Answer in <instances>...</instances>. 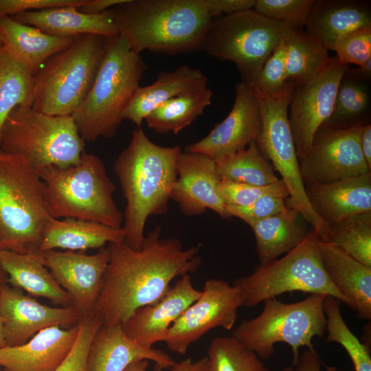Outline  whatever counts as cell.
Segmentation results:
<instances>
[{
  "label": "cell",
  "instance_id": "50",
  "mask_svg": "<svg viewBox=\"0 0 371 371\" xmlns=\"http://www.w3.org/2000/svg\"><path fill=\"white\" fill-rule=\"evenodd\" d=\"M360 147L365 160L371 169V124H363L360 133Z\"/></svg>",
  "mask_w": 371,
  "mask_h": 371
},
{
  "label": "cell",
  "instance_id": "20",
  "mask_svg": "<svg viewBox=\"0 0 371 371\" xmlns=\"http://www.w3.org/2000/svg\"><path fill=\"white\" fill-rule=\"evenodd\" d=\"M190 275L181 276L156 302L137 309L122 326L125 333L146 347L163 341L171 325L201 295Z\"/></svg>",
  "mask_w": 371,
  "mask_h": 371
},
{
  "label": "cell",
  "instance_id": "30",
  "mask_svg": "<svg viewBox=\"0 0 371 371\" xmlns=\"http://www.w3.org/2000/svg\"><path fill=\"white\" fill-rule=\"evenodd\" d=\"M0 33L4 48L33 75L49 58L67 47L78 37L49 35L10 16L0 19Z\"/></svg>",
  "mask_w": 371,
  "mask_h": 371
},
{
  "label": "cell",
  "instance_id": "40",
  "mask_svg": "<svg viewBox=\"0 0 371 371\" xmlns=\"http://www.w3.org/2000/svg\"><path fill=\"white\" fill-rule=\"evenodd\" d=\"M218 193L226 205L247 207L259 199L267 196L288 198L289 192L284 182H277L263 186H251L227 179H221L218 185Z\"/></svg>",
  "mask_w": 371,
  "mask_h": 371
},
{
  "label": "cell",
  "instance_id": "5",
  "mask_svg": "<svg viewBox=\"0 0 371 371\" xmlns=\"http://www.w3.org/2000/svg\"><path fill=\"white\" fill-rule=\"evenodd\" d=\"M38 175L45 185L51 217L122 227L123 214L113 199L116 187L98 156L84 151L77 164L65 168L47 167Z\"/></svg>",
  "mask_w": 371,
  "mask_h": 371
},
{
  "label": "cell",
  "instance_id": "32",
  "mask_svg": "<svg viewBox=\"0 0 371 371\" xmlns=\"http://www.w3.org/2000/svg\"><path fill=\"white\" fill-rule=\"evenodd\" d=\"M370 78L349 66L339 81L333 112L323 124L346 128L370 123Z\"/></svg>",
  "mask_w": 371,
  "mask_h": 371
},
{
  "label": "cell",
  "instance_id": "34",
  "mask_svg": "<svg viewBox=\"0 0 371 371\" xmlns=\"http://www.w3.org/2000/svg\"><path fill=\"white\" fill-rule=\"evenodd\" d=\"M288 81L303 85L319 74L330 60L328 50L305 31L290 27L284 38Z\"/></svg>",
  "mask_w": 371,
  "mask_h": 371
},
{
  "label": "cell",
  "instance_id": "2",
  "mask_svg": "<svg viewBox=\"0 0 371 371\" xmlns=\"http://www.w3.org/2000/svg\"><path fill=\"white\" fill-rule=\"evenodd\" d=\"M181 151L179 146L165 147L153 143L141 127H137L129 144L115 160L113 170L126 201L122 227L124 242L130 247H142L150 216L167 212Z\"/></svg>",
  "mask_w": 371,
  "mask_h": 371
},
{
  "label": "cell",
  "instance_id": "53",
  "mask_svg": "<svg viewBox=\"0 0 371 371\" xmlns=\"http://www.w3.org/2000/svg\"><path fill=\"white\" fill-rule=\"evenodd\" d=\"M358 70L366 77L371 79V58L368 59L362 65L359 67Z\"/></svg>",
  "mask_w": 371,
  "mask_h": 371
},
{
  "label": "cell",
  "instance_id": "49",
  "mask_svg": "<svg viewBox=\"0 0 371 371\" xmlns=\"http://www.w3.org/2000/svg\"><path fill=\"white\" fill-rule=\"evenodd\" d=\"M126 0H87L86 3L76 8L87 14H100L109 9L124 3Z\"/></svg>",
  "mask_w": 371,
  "mask_h": 371
},
{
  "label": "cell",
  "instance_id": "4",
  "mask_svg": "<svg viewBox=\"0 0 371 371\" xmlns=\"http://www.w3.org/2000/svg\"><path fill=\"white\" fill-rule=\"evenodd\" d=\"M146 69L145 61L121 36L109 38L91 89L71 115L85 142L115 135L123 120L122 112Z\"/></svg>",
  "mask_w": 371,
  "mask_h": 371
},
{
  "label": "cell",
  "instance_id": "26",
  "mask_svg": "<svg viewBox=\"0 0 371 371\" xmlns=\"http://www.w3.org/2000/svg\"><path fill=\"white\" fill-rule=\"evenodd\" d=\"M10 17L20 23L58 37L95 34L110 38L118 35L108 10L100 14H87L74 6H62L26 11Z\"/></svg>",
  "mask_w": 371,
  "mask_h": 371
},
{
  "label": "cell",
  "instance_id": "33",
  "mask_svg": "<svg viewBox=\"0 0 371 371\" xmlns=\"http://www.w3.org/2000/svg\"><path fill=\"white\" fill-rule=\"evenodd\" d=\"M212 95L207 85L196 88L161 104L144 120L157 133L177 135L203 113Z\"/></svg>",
  "mask_w": 371,
  "mask_h": 371
},
{
  "label": "cell",
  "instance_id": "13",
  "mask_svg": "<svg viewBox=\"0 0 371 371\" xmlns=\"http://www.w3.org/2000/svg\"><path fill=\"white\" fill-rule=\"evenodd\" d=\"M242 306L244 300L237 286L220 279L207 280L199 297L171 325L163 341L171 351L185 355L209 330H232Z\"/></svg>",
  "mask_w": 371,
  "mask_h": 371
},
{
  "label": "cell",
  "instance_id": "38",
  "mask_svg": "<svg viewBox=\"0 0 371 371\" xmlns=\"http://www.w3.org/2000/svg\"><path fill=\"white\" fill-rule=\"evenodd\" d=\"M324 311L328 332L326 341L338 343L346 350L355 371H371L370 346L359 340L346 324L340 311V301L326 295Z\"/></svg>",
  "mask_w": 371,
  "mask_h": 371
},
{
  "label": "cell",
  "instance_id": "16",
  "mask_svg": "<svg viewBox=\"0 0 371 371\" xmlns=\"http://www.w3.org/2000/svg\"><path fill=\"white\" fill-rule=\"evenodd\" d=\"M235 87L234 102L228 115L205 137L187 146L184 151L200 153L216 161L244 150L257 140L262 128L258 98L243 81Z\"/></svg>",
  "mask_w": 371,
  "mask_h": 371
},
{
  "label": "cell",
  "instance_id": "47",
  "mask_svg": "<svg viewBox=\"0 0 371 371\" xmlns=\"http://www.w3.org/2000/svg\"><path fill=\"white\" fill-rule=\"evenodd\" d=\"M256 0H205L212 18L253 9Z\"/></svg>",
  "mask_w": 371,
  "mask_h": 371
},
{
  "label": "cell",
  "instance_id": "52",
  "mask_svg": "<svg viewBox=\"0 0 371 371\" xmlns=\"http://www.w3.org/2000/svg\"><path fill=\"white\" fill-rule=\"evenodd\" d=\"M148 366V360H140L131 363L124 371H146Z\"/></svg>",
  "mask_w": 371,
  "mask_h": 371
},
{
  "label": "cell",
  "instance_id": "21",
  "mask_svg": "<svg viewBox=\"0 0 371 371\" xmlns=\"http://www.w3.org/2000/svg\"><path fill=\"white\" fill-rule=\"evenodd\" d=\"M140 360L155 362L156 371L170 368L175 363L162 350L143 346L132 339L122 325L102 324L90 345L87 371H124Z\"/></svg>",
  "mask_w": 371,
  "mask_h": 371
},
{
  "label": "cell",
  "instance_id": "43",
  "mask_svg": "<svg viewBox=\"0 0 371 371\" xmlns=\"http://www.w3.org/2000/svg\"><path fill=\"white\" fill-rule=\"evenodd\" d=\"M103 324L95 313L81 316L78 332L73 347L60 366L54 371H87V359L92 339Z\"/></svg>",
  "mask_w": 371,
  "mask_h": 371
},
{
  "label": "cell",
  "instance_id": "3",
  "mask_svg": "<svg viewBox=\"0 0 371 371\" xmlns=\"http://www.w3.org/2000/svg\"><path fill=\"white\" fill-rule=\"evenodd\" d=\"M108 12L118 34L138 54L202 50L212 19L205 0H126Z\"/></svg>",
  "mask_w": 371,
  "mask_h": 371
},
{
  "label": "cell",
  "instance_id": "7",
  "mask_svg": "<svg viewBox=\"0 0 371 371\" xmlns=\"http://www.w3.org/2000/svg\"><path fill=\"white\" fill-rule=\"evenodd\" d=\"M108 40L80 35L49 58L34 75L31 108L51 115H71L91 89Z\"/></svg>",
  "mask_w": 371,
  "mask_h": 371
},
{
  "label": "cell",
  "instance_id": "45",
  "mask_svg": "<svg viewBox=\"0 0 371 371\" xmlns=\"http://www.w3.org/2000/svg\"><path fill=\"white\" fill-rule=\"evenodd\" d=\"M285 198L267 195L247 207L226 205L230 217L236 216L246 223L264 219L286 210Z\"/></svg>",
  "mask_w": 371,
  "mask_h": 371
},
{
  "label": "cell",
  "instance_id": "12",
  "mask_svg": "<svg viewBox=\"0 0 371 371\" xmlns=\"http://www.w3.org/2000/svg\"><path fill=\"white\" fill-rule=\"evenodd\" d=\"M294 87L288 81L283 90L274 95H257L262 114V128L256 143L288 188L286 207L298 211L318 234L325 223L314 212L306 198L289 123L288 108Z\"/></svg>",
  "mask_w": 371,
  "mask_h": 371
},
{
  "label": "cell",
  "instance_id": "14",
  "mask_svg": "<svg viewBox=\"0 0 371 371\" xmlns=\"http://www.w3.org/2000/svg\"><path fill=\"white\" fill-rule=\"evenodd\" d=\"M363 125L337 128L322 124L318 128L309 150L299 160L304 186L371 172L360 147Z\"/></svg>",
  "mask_w": 371,
  "mask_h": 371
},
{
  "label": "cell",
  "instance_id": "9",
  "mask_svg": "<svg viewBox=\"0 0 371 371\" xmlns=\"http://www.w3.org/2000/svg\"><path fill=\"white\" fill-rule=\"evenodd\" d=\"M325 297L310 294L303 300L290 304L276 297L267 299L261 313L242 321L232 330L231 337L264 359L274 354L275 344L286 343L293 353L292 367L299 356L300 348H315L313 338L322 337L326 331Z\"/></svg>",
  "mask_w": 371,
  "mask_h": 371
},
{
  "label": "cell",
  "instance_id": "56",
  "mask_svg": "<svg viewBox=\"0 0 371 371\" xmlns=\"http://www.w3.org/2000/svg\"><path fill=\"white\" fill-rule=\"evenodd\" d=\"M3 46V40L0 33V47Z\"/></svg>",
  "mask_w": 371,
  "mask_h": 371
},
{
  "label": "cell",
  "instance_id": "39",
  "mask_svg": "<svg viewBox=\"0 0 371 371\" xmlns=\"http://www.w3.org/2000/svg\"><path fill=\"white\" fill-rule=\"evenodd\" d=\"M205 371H271L252 350L232 337L214 338Z\"/></svg>",
  "mask_w": 371,
  "mask_h": 371
},
{
  "label": "cell",
  "instance_id": "42",
  "mask_svg": "<svg viewBox=\"0 0 371 371\" xmlns=\"http://www.w3.org/2000/svg\"><path fill=\"white\" fill-rule=\"evenodd\" d=\"M287 82L284 39L266 60L250 87L259 96H271L282 91Z\"/></svg>",
  "mask_w": 371,
  "mask_h": 371
},
{
  "label": "cell",
  "instance_id": "23",
  "mask_svg": "<svg viewBox=\"0 0 371 371\" xmlns=\"http://www.w3.org/2000/svg\"><path fill=\"white\" fill-rule=\"evenodd\" d=\"M314 212L324 223L371 212V172L341 180L304 186Z\"/></svg>",
  "mask_w": 371,
  "mask_h": 371
},
{
  "label": "cell",
  "instance_id": "15",
  "mask_svg": "<svg viewBox=\"0 0 371 371\" xmlns=\"http://www.w3.org/2000/svg\"><path fill=\"white\" fill-rule=\"evenodd\" d=\"M349 66L337 56L330 57L314 78L294 87L288 117L298 160L308 153L315 133L330 117L339 81Z\"/></svg>",
  "mask_w": 371,
  "mask_h": 371
},
{
  "label": "cell",
  "instance_id": "36",
  "mask_svg": "<svg viewBox=\"0 0 371 371\" xmlns=\"http://www.w3.org/2000/svg\"><path fill=\"white\" fill-rule=\"evenodd\" d=\"M32 72L0 47V146L3 126L18 106L31 107L33 98Z\"/></svg>",
  "mask_w": 371,
  "mask_h": 371
},
{
  "label": "cell",
  "instance_id": "27",
  "mask_svg": "<svg viewBox=\"0 0 371 371\" xmlns=\"http://www.w3.org/2000/svg\"><path fill=\"white\" fill-rule=\"evenodd\" d=\"M199 69L183 65L172 71H161L155 81L138 87L125 106L122 117L141 127L145 117L159 105L180 94L207 85Z\"/></svg>",
  "mask_w": 371,
  "mask_h": 371
},
{
  "label": "cell",
  "instance_id": "55",
  "mask_svg": "<svg viewBox=\"0 0 371 371\" xmlns=\"http://www.w3.org/2000/svg\"><path fill=\"white\" fill-rule=\"evenodd\" d=\"M7 274L0 265V288L7 282Z\"/></svg>",
  "mask_w": 371,
  "mask_h": 371
},
{
  "label": "cell",
  "instance_id": "48",
  "mask_svg": "<svg viewBox=\"0 0 371 371\" xmlns=\"http://www.w3.org/2000/svg\"><path fill=\"white\" fill-rule=\"evenodd\" d=\"M322 361L315 349H308L299 356L291 368L295 371H322ZM326 371H337L335 367H327Z\"/></svg>",
  "mask_w": 371,
  "mask_h": 371
},
{
  "label": "cell",
  "instance_id": "17",
  "mask_svg": "<svg viewBox=\"0 0 371 371\" xmlns=\"http://www.w3.org/2000/svg\"><path fill=\"white\" fill-rule=\"evenodd\" d=\"M42 253L45 265L81 316L94 313L109 261V246L94 254L56 249Z\"/></svg>",
  "mask_w": 371,
  "mask_h": 371
},
{
  "label": "cell",
  "instance_id": "22",
  "mask_svg": "<svg viewBox=\"0 0 371 371\" xmlns=\"http://www.w3.org/2000/svg\"><path fill=\"white\" fill-rule=\"evenodd\" d=\"M78 332V323L69 329L51 326L21 346L0 348V366L3 371H54L71 351Z\"/></svg>",
  "mask_w": 371,
  "mask_h": 371
},
{
  "label": "cell",
  "instance_id": "31",
  "mask_svg": "<svg viewBox=\"0 0 371 371\" xmlns=\"http://www.w3.org/2000/svg\"><path fill=\"white\" fill-rule=\"evenodd\" d=\"M302 220L298 211L287 208L273 216L247 223L255 235L260 265L278 259L308 236L313 229L308 230Z\"/></svg>",
  "mask_w": 371,
  "mask_h": 371
},
{
  "label": "cell",
  "instance_id": "1",
  "mask_svg": "<svg viewBox=\"0 0 371 371\" xmlns=\"http://www.w3.org/2000/svg\"><path fill=\"white\" fill-rule=\"evenodd\" d=\"M156 226L140 249L124 241L109 243V261L95 312L104 324L122 325L137 309L158 301L177 276L194 273L201 264V245L183 247L175 238H161Z\"/></svg>",
  "mask_w": 371,
  "mask_h": 371
},
{
  "label": "cell",
  "instance_id": "44",
  "mask_svg": "<svg viewBox=\"0 0 371 371\" xmlns=\"http://www.w3.org/2000/svg\"><path fill=\"white\" fill-rule=\"evenodd\" d=\"M333 51L342 64L362 65L371 58V25L357 28L339 38Z\"/></svg>",
  "mask_w": 371,
  "mask_h": 371
},
{
  "label": "cell",
  "instance_id": "28",
  "mask_svg": "<svg viewBox=\"0 0 371 371\" xmlns=\"http://www.w3.org/2000/svg\"><path fill=\"white\" fill-rule=\"evenodd\" d=\"M0 265L12 286L33 297L46 298L63 306H72L69 295L45 265L42 251L19 254L0 250Z\"/></svg>",
  "mask_w": 371,
  "mask_h": 371
},
{
  "label": "cell",
  "instance_id": "51",
  "mask_svg": "<svg viewBox=\"0 0 371 371\" xmlns=\"http://www.w3.org/2000/svg\"><path fill=\"white\" fill-rule=\"evenodd\" d=\"M207 364V357L193 361L192 359L187 358L175 364L170 368V371H205Z\"/></svg>",
  "mask_w": 371,
  "mask_h": 371
},
{
  "label": "cell",
  "instance_id": "29",
  "mask_svg": "<svg viewBox=\"0 0 371 371\" xmlns=\"http://www.w3.org/2000/svg\"><path fill=\"white\" fill-rule=\"evenodd\" d=\"M125 240L122 227H113L102 223L74 218H52L47 224L39 251L61 249L82 251L100 249L107 243Z\"/></svg>",
  "mask_w": 371,
  "mask_h": 371
},
{
  "label": "cell",
  "instance_id": "19",
  "mask_svg": "<svg viewBox=\"0 0 371 371\" xmlns=\"http://www.w3.org/2000/svg\"><path fill=\"white\" fill-rule=\"evenodd\" d=\"M177 172L171 199L184 215H199L210 209L223 218H230L218 193L221 178L214 159L200 153L181 151Z\"/></svg>",
  "mask_w": 371,
  "mask_h": 371
},
{
  "label": "cell",
  "instance_id": "37",
  "mask_svg": "<svg viewBox=\"0 0 371 371\" xmlns=\"http://www.w3.org/2000/svg\"><path fill=\"white\" fill-rule=\"evenodd\" d=\"M215 163L221 179L257 186H268L279 180L271 162L260 152L256 142Z\"/></svg>",
  "mask_w": 371,
  "mask_h": 371
},
{
  "label": "cell",
  "instance_id": "18",
  "mask_svg": "<svg viewBox=\"0 0 371 371\" xmlns=\"http://www.w3.org/2000/svg\"><path fill=\"white\" fill-rule=\"evenodd\" d=\"M0 315L6 346H21L43 329L77 324L81 317L74 306L44 305L23 290L6 284L0 288Z\"/></svg>",
  "mask_w": 371,
  "mask_h": 371
},
{
  "label": "cell",
  "instance_id": "25",
  "mask_svg": "<svg viewBox=\"0 0 371 371\" xmlns=\"http://www.w3.org/2000/svg\"><path fill=\"white\" fill-rule=\"evenodd\" d=\"M371 25V2L366 0H315L306 32L327 50L357 28Z\"/></svg>",
  "mask_w": 371,
  "mask_h": 371
},
{
  "label": "cell",
  "instance_id": "46",
  "mask_svg": "<svg viewBox=\"0 0 371 371\" xmlns=\"http://www.w3.org/2000/svg\"><path fill=\"white\" fill-rule=\"evenodd\" d=\"M87 0H0V19L21 12L45 8L74 6L78 8Z\"/></svg>",
  "mask_w": 371,
  "mask_h": 371
},
{
  "label": "cell",
  "instance_id": "10",
  "mask_svg": "<svg viewBox=\"0 0 371 371\" xmlns=\"http://www.w3.org/2000/svg\"><path fill=\"white\" fill-rule=\"evenodd\" d=\"M291 27L254 9L212 19L202 50L236 67L242 81L251 85L273 51Z\"/></svg>",
  "mask_w": 371,
  "mask_h": 371
},
{
  "label": "cell",
  "instance_id": "8",
  "mask_svg": "<svg viewBox=\"0 0 371 371\" xmlns=\"http://www.w3.org/2000/svg\"><path fill=\"white\" fill-rule=\"evenodd\" d=\"M85 142L71 115H51L18 106L4 123L0 149L19 157L38 173L49 166L77 164Z\"/></svg>",
  "mask_w": 371,
  "mask_h": 371
},
{
  "label": "cell",
  "instance_id": "54",
  "mask_svg": "<svg viewBox=\"0 0 371 371\" xmlns=\"http://www.w3.org/2000/svg\"><path fill=\"white\" fill-rule=\"evenodd\" d=\"M6 346L3 320L0 315V348Z\"/></svg>",
  "mask_w": 371,
  "mask_h": 371
},
{
  "label": "cell",
  "instance_id": "11",
  "mask_svg": "<svg viewBox=\"0 0 371 371\" xmlns=\"http://www.w3.org/2000/svg\"><path fill=\"white\" fill-rule=\"evenodd\" d=\"M319 238L313 229L286 256L236 279L244 306L254 307L265 300L287 292L301 291L330 295L349 306L348 300L335 287L322 262Z\"/></svg>",
  "mask_w": 371,
  "mask_h": 371
},
{
  "label": "cell",
  "instance_id": "6",
  "mask_svg": "<svg viewBox=\"0 0 371 371\" xmlns=\"http://www.w3.org/2000/svg\"><path fill=\"white\" fill-rule=\"evenodd\" d=\"M52 218L38 173L19 157L0 149V250L38 251Z\"/></svg>",
  "mask_w": 371,
  "mask_h": 371
},
{
  "label": "cell",
  "instance_id": "35",
  "mask_svg": "<svg viewBox=\"0 0 371 371\" xmlns=\"http://www.w3.org/2000/svg\"><path fill=\"white\" fill-rule=\"evenodd\" d=\"M317 236L371 268V212L325 223Z\"/></svg>",
  "mask_w": 371,
  "mask_h": 371
},
{
  "label": "cell",
  "instance_id": "24",
  "mask_svg": "<svg viewBox=\"0 0 371 371\" xmlns=\"http://www.w3.org/2000/svg\"><path fill=\"white\" fill-rule=\"evenodd\" d=\"M323 267L335 287L361 319H371V268L337 246L319 239Z\"/></svg>",
  "mask_w": 371,
  "mask_h": 371
},
{
  "label": "cell",
  "instance_id": "41",
  "mask_svg": "<svg viewBox=\"0 0 371 371\" xmlns=\"http://www.w3.org/2000/svg\"><path fill=\"white\" fill-rule=\"evenodd\" d=\"M315 0H256L254 10L295 29L305 26Z\"/></svg>",
  "mask_w": 371,
  "mask_h": 371
}]
</instances>
